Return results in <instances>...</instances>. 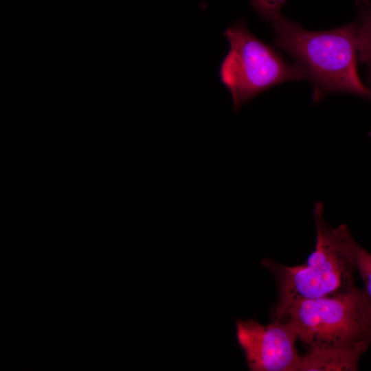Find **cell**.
<instances>
[{
  "instance_id": "1",
  "label": "cell",
  "mask_w": 371,
  "mask_h": 371,
  "mask_svg": "<svg viewBox=\"0 0 371 371\" xmlns=\"http://www.w3.org/2000/svg\"><path fill=\"white\" fill-rule=\"evenodd\" d=\"M274 320L289 323L307 346L302 371L357 370L371 344V305L363 289L294 302Z\"/></svg>"
},
{
  "instance_id": "2",
  "label": "cell",
  "mask_w": 371,
  "mask_h": 371,
  "mask_svg": "<svg viewBox=\"0 0 371 371\" xmlns=\"http://www.w3.org/2000/svg\"><path fill=\"white\" fill-rule=\"evenodd\" d=\"M324 213V205L316 203L313 210L315 245L304 264L288 267L271 258L261 262L274 276L278 285V300L271 311L273 320L294 302L340 295L357 288L359 243L347 225L333 227L326 223Z\"/></svg>"
},
{
  "instance_id": "3",
  "label": "cell",
  "mask_w": 371,
  "mask_h": 371,
  "mask_svg": "<svg viewBox=\"0 0 371 371\" xmlns=\"http://www.w3.org/2000/svg\"><path fill=\"white\" fill-rule=\"evenodd\" d=\"M271 23L276 45L295 60L313 85L314 104L333 93L371 101V89L358 73L355 21L321 31L306 30L282 14Z\"/></svg>"
},
{
  "instance_id": "4",
  "label": "cell",
  "mask_w": 371,
  "mask_h": 371,
  "mask_svg": "<svg viewBox=\"0 0 371 371\" xmlns=\"http://www.w3.org/2000/svg\"><path fill=\"white\" fill-rule=\"evenodd\" d=\"M223 35L229 49L221 63L219 75L231 93L235 113L273 87L306 80L297 63L286 61L273 47L254 36L243 21L229 26Z\"/></svg>"
},
{
  "instance_id": "5",
  "label": "cell",
  "mask_w": 371,
  "mask_h": 371,
  "mask_svg": "<svg viewBox=\"0 0 371 371\" xmlns=\"http://www.w3.org/2000/svg\"><path fill=\"white\" fill-rule=\"evenodd\" d=\"M236 339L251 371H302L303 356L296 349L297 334L287 322L262 325L236 319Z\"/></svg>"
},
{
  "instance_id": "6",
  "label": "cell",
  "mask_w": 371,
  "mask_h": 371,
  "mask_svg": "<svg viewBox=\"0 0 371 371\" xmlns=\"http://www.w3.org/2000/svg\"><path fill=\"white\" fill-rule=\"evenodd\" d=\"M357 48L358 60L367 69L366 81L371 89V3L368 0H357Z\"/></svg>"
},
{
  "instance_id": "7",
  "label": "cell",
  "mask_w": 371,
  "mask_h": 371,
  "mask_svg": "<svg viewBox=\"0 0 371 371\" xmlns=\"http://www.w3.org/2000/svg\"><path fill=\"white\" fill-rule=\"evenodd\" d=\"M357 272L364 285V291L371 305V254L359 244L356 252Z\"/></svg>"
},
{
  "instance_id": "8",
  "label": "cell",
  "mask_w": 371,
  "mask_h": 371,
  "mask_svg": "<svg viewBox=\"0 0 371 371\" xmlns=\"http://www.w3.org/2000/svg\"><path fill=\"white\" fill-rule=\"evenodd\" d=\"M286 0H250L251 5L262 19L272 21L281 13V9Z\"/></svg>"
},
{
  "instance_id": "9",
  "label": "cell",
  "mask_w": 371,
  "mask_h": 371,
  "mask_svg": "<svg viewBox=\"0 0 371 371\" xmlns=\"http://www.w3.org/2000/svg\"><path fill=\"white\" fill-rule=\"evenodd\" d=\"M369 135L371 137V131H370V133H369Z\"/></svg>"
}]
</instances>
